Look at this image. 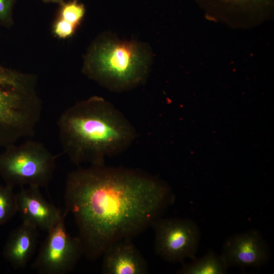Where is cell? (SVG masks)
Instances as JSON below:
<instances>
[{
  "instance_id": "6da1fadb",
  "label": "cell",
  "mask_w": 274,
  "mask_h": 274,
  "mask_svg": "<svg viewBox=\"0 0 274 274\" xmlns=\"http://www.w3.org/2000/svg\"><path fill=\"white\" fill-rule=\"evenodd\" d=\"M174 199L166 183L145 172L91 165L67 174L63 214L73 216L83 255L93 261L114 242L151 227Z\"/></svg>"
},
{
  "instance_id": "7a4b0ae2",
  "label": "cell",
  "mask_w": 274,
  "mask_h": 274,
  "mask_svg": "<svg viewBox=\"0 0 274 274\" xmlns=\"http://www.w3.org/2000/svg\"><path fill=\"white\" fill-rule=\"evenodd\" d=\"M64 153L79 165L104 164L107 157L124 151L136 132L125 116L105 98L91 96L66 109L57 122Z\"/></svg>"
},
{
  "instance_id": "3957f363",
  "label": "cell",
  "mask_w": 274,
  "mask_h": 274,
  "mask_svg": "<svg viewBox=\"0 0 274 274\" xmlns=\"http://www.w3.org/2000/svg\"><path fill=\"white\" fill-rule=\"evenodd\" d=\"M152 58L147 44L104 33L92 42L84 55L82 72L109 90L123 92L145 82Z\"/></svg>"
},
{
  "instance_id": "277c9868",
  "label": "cell",
  "mask_w": 274,
  "mask_h": 274,
  "mask_svg": "<svg viewBox=\"0 0 274 274\" xmlns=\"http://www.w3.org/2000/svg\"><path fill=\"white\" fill-rule=\"evenodd\" d=\"M42 111L36 76L0 63V146L32 136Z\"/></svg>"
},
{
  "instance_id": "5b68a950",
  "label": "cell",
  "mask_w": 274,
  "mask_h": 274,
  "mask_svg": "<svg viewBox=\"0 0 274 274\" xmlns=\"http://www.w3.org/2000/svg\"><path fill=\"white\" fill-rule=\"evenodd\" d=\"M56 158L40 142L28 140L15 144L0 155V174L6 184L13 188L45 187L53 177Z\"/></svg>"
},
{
  "instance_id": "8992f818",
  "label": "cell",
  "mask_w": 274,
  "mask_h": 274,
  "mask_svg": "<svg viewBox=\"0 0 274 274\" xmlns=\"http://www.w3.org/2000/svg\"><path fill=\"white\" fill-rule=\"evenodd\" d=\"M63 216L50 230L32 268L41 274H65L71 271L83 255L79 237L67 232Z\"/></svg>"
},
{
  "instance_id": "52a82bcc",
  "label": "cell",
  "mask_w": 274,
  "mask_h": 274,
  "mask_svg": "<svg viewBox=\"0 0 274 274\" xmlns=\"http://www.w3.org/2000/svg\"><path fill=\"white\" fill-rule=\"evenodd\" d=\"M151 227L155 232L154 251L163 260L182 262L187 258H195L200 231L196 224L186 219H157Z\"/></svg>"
},
{
  "instance_id": "ba28073f",
  "label": "cell",
  "mask_w": 274,
  "mask_h": 274,
  "mask_svg": "<svg viewBox=\"0 0 274 274\" xmlns=\"http://www.w3.org/2000/svg\"><path fill=\"white\" fill-rule=\"evenodd\" d=\"M211 20L247 28L272 18L274 0H194Z\"/></svg>"
},
{
  "instance_id": "9c48e42d",
  "label": "cell",
  "mask_w": 274,
  "mask_h": 274,
  "mask_svg": "<svg viewBox=\"0 0 274 274\" xmlns=\"http://www.w3.org/2000/svg\"><path fill=\"white\" fill-rule=\"evenodd\" d=\"M221 256L228 267H259L268 260L269 250L260 233L251 230L228 238Z\"/></svg>"
},
{
  "instance_id": "30bf717a",
  "label": "cell",
  "mask_w": 274,
  "mask_h": 274,
  "mask_svg": "<svg viewBox=\"0 0 274 274\" xmlns=\"http://www.w3.org/2000/svg\"><path fill=\"white\" fill-rule=\"evenodd\" d=\"M16 196L17 212L22 222L38 229L47 232L65 216L59 209L45 199L39 187H22Z\"/></svg>"
},
{
  "instance_id": "8fae6325",
  "label": "cell",
  "mask_w": 274,
  "mask_h": 274,
  "mask_svg": "<svg viewBox=\"0 0 274 274\" xmlns=\"http://www.w3.org/2000/svg\"><path fill=\"white\" fill-rule=\"evenodd\" d=\"M127 237L111 244L104 251L101 272L104 274H146L148 265L131 240Z\"/></svg>"
},
{
  "instance_id": "7c38bea8",
  "label": "cell",
  "mask_w": 274,
  "mask_h": 274,
  "mask_svg": "<svg viewBox=\"0 0 274 274\" xmlns=\"http://www.w3.org/2000/svg\"><path fill=\"white\" fill-rule=\"evenodd\" d=\"M38 236L37 228L24 222L11 233L4 248L3 256L14 268L26 266L35 251Z\"/></svg>"
},
{
  "instance_id": "4fadbf2b",
  "label": "cell",
  "mask_w": 274,
  "mask_h": 274,
  "mask_svg": "<svg viewBox=\"0 0 274 274\" xmlns=\"http://www.w3.org/2000/svg\"><path fill=\"white\" fill-rule=\"evenodd\" d=\"M225 260L212 250L202 257L184 264L178 271L181 274H224L228 268Z\"/></svg>"
},
{
  "instance_id": "5bb4252c",
  "label": "cell",
  "mask_w": 274,
  "mask_h": 274,
  "mask_svg": "<svg viewBox=\"0 0 274 274\" xmlns=\"http://www.w3.org/2000/svg\"><path fill=\"white\" fill-rule=\"evenodd\" d=\"M13 188L0 185V225L11 220L17 212L16 196Z\"/></svg>"
},
{
  "instance_id": "9a60e30c",
  "label": "cell",
  "mask_w": 274,
  "mask_h": 274,
  "mask_svg": "<svg viewBox=\"0 0 274 274\" xmlns=\"http://www.w3.org/2000/svg\"><path fill=\"white\" fill-rule=\"evenodd\" d=\"M85 12L84 5L74 0L61 3L58 17L78 27L83 19Z\"/></svg>"
},
{
  "instance_id": "2e32d148",
  "label": "cell",
  "mask_w": 274,
  "mask_h": 274,
  "mask_svg": "<svg viewBox=\"0 0 274 274\" xmlns=\"http://www.w3.org/2000/svg\"><path fill=\"white\" fill-rule=\"evenodd\" d=\"M78 27L58 17L52 24V31L57 38L66 39L71 38L75 34Z\"/></svg>"
},
{
  "instance_id": "e0dca14e",
  "label": "cell",
  "mask_w": 274,
  "mask_h": 274,
  "mask_svg": "<svg viewBox=\"0 0 274 274\" xmlns=\"http://www.w3.org/2000/svg\"><path fill=\"white\" fill-rule=\"evenodd\" d=\"M15 0H0V25L10 28L14 24L13 9Z\"/></svg>"
},
{
  "instance_id": "ac0fdd59",
  "label": "cell",
  "mask_w": 274,
  "mask_h": 274,
  "mask_svg": "<svg viewBox=\"0 0 274 274\" xmlns=\"http://www.w3.org/2000/svg\"><path fill=\"white\" fill-rule=\"evenodd\" d=\"M45 3H61L63 0H42Z\"/></svg>"
}]
</instances>
